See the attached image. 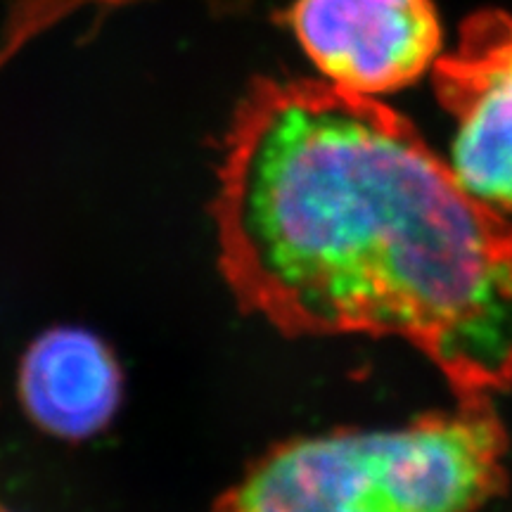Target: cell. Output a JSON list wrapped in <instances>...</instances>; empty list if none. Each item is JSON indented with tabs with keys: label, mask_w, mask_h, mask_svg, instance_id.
Returning <instances> with one entry per match:
<instances>
[{
	"label": "cell",
	"mask_w": 512,
	"mask_h": 512,
	"mask_svg": "<svg viewBox=\"0 0 512 512\" xmlns=\"http://www.w3.org/2000/svg\"><path fill=\"white\" fill-rule=\"evenodd\" d=\"M211 216L249 316L287 337H399L460 401L512 389V223L392 107L328 81H252Z\"/></svg>",
	"instance_id": "1"
},
{
	"label": "cell",
	"mask_w": 512,
	"mask_h": 512,
	"mask_svg": "<svg viewBox=\"0 0 512 512\" xmlns=\"http://www.w3.org/2000/svg\"><path fill=\"white\" fill-rule=\"evenodd\" d=\"M489 399L396 430H339L266 451L214 512H477L505 479Z\"/></svg>",
	"instance_id": "2"
},
{
	"label": "cell",
	"mask_w": 512,
	"mask_h": 512,
	"mask_svg": "<svg viewBox=\"0 0 512 512\" xmlns=\"http://www.w3.org/2000/svg\"><path fill=\"white\" fill-rule=\"evenodd\" d=\"M287 22L328 83L366 98L411 86L441 48L432 0H294Z\"/></svg>",
	"instance_id": "3"
},
{
	"label": "cell",
	"mask_w": 512,
	"mask_h": 512,
	"mask_svg": "<svg viewBox=\"0 0 512 512\" xmlns=\"http://www.w3.org/2000/svg\"><path fill=\"white\" fill-rule=\"evenodd\" d=\"M434 88L453 119L451 171L472 197L512 211V17L482 10L434 62Z\"/></svg>",
	"instance_id": "4"
},
{
	"label": "cell",
	"mask_w": 512,
	"mask_h": 512,
	"mask_svg": "<svg viewBox=\"0 0 512 512\" xmlns=\"http://www.w3.org/2000/svg\"><path fill=\"white\" fill-rule=\"evenodd\" d=\"M17 387L24 411L43 432L83 441L117 415L124 375L110 347L93 332L53 328L24 351Z\"/></svg>",
	"instance_id": "5"
},
{
	"label": "cell",
	"mask_w": 512,
	"mask_h": 512,
	"mask_svg": "<svg viewBox=\"0 0 512 512\" xmlns=\"http://www.w3.org/2000/svg\"><path fill=\"white\" fill-rule=\"evenodd\" d=\"M126 3H136V0H5V22L0 29V67H5L31 41H36L38 36H43L74 12L86 8H119Z\"/></svg>",
	"instance_id": "6"
},
{
	"label": "cell",
	"mask_w": 512,
	"mask_h": 512,
	"mask_svg": "<svg viewBox=\"0 0 512 512\" xmlns=\"http://www.w3.org/2000/svg\"><path fill=\"white\" fill-rule=\"evenodd\" d=\"M0 512H15L12 508H8V505H5V501L3 498H0Z\"/></svg>",
	"instance_id": "7"
}]
</instances>
